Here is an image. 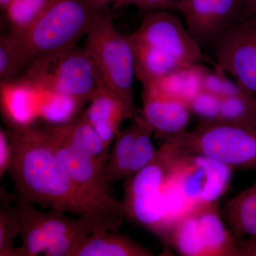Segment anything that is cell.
Here are the masks:
<instances>
[{"label": "cell", "mask_w": 256, "mask_h": 256, "mask_svg": "<svg viewBox=\"0 0 256 256\" xmlns=\"http://www.w3.org/2000/svg\"><path fill=\"white\" fill-rule=\"evenodd\" d=\"M224 216L235 238H249L242 244L246 256H256V182L227 202Z\"/></svg>", "instance_id": "e0dca14e"}, {"label": "cell", "mask_w": 256, "mask_h": 256, "mask_svg": "<svg viewBox=\"0 0 256 256\" xmlns=\"http://www.w3.org/2000/svg\"><path fill=\"white\" fill-rule=\"evenodd\" d=\"M133 2L134 6L146 13L156 10L176 11L178 0H133Z\"/></svg>", "instance_id": "4dcf8cb0"}, {"label": "cell", "mask_w": 256, "mask_h": 256, "mask_svg": "<svg viewBox=\"0 0 256 256\" xmlns=\"http://www.w3.org/2000/svg\"><path fill=\"white\" fill-rule=\"evenodd\" d=\"M94 233V226L84 218L82 223L66 233L54 238L48 244L44 255L46 256H74L76 249L88 236Z\"/></svg>", "instance_id": "d4e9b609"}, {"label": "cell", "mask_w": 256, "mask_h": 256, "mask_svg": "<svg viewBox=\"0 0 256 256\" xmlns=\"http://www.w3.org/2000/svg\"><path fill=\"white\" fill-rule=\"evenodd\" d=\"M142 104L141 114L156 134L169 138L186 130L192 114L188 104L150 84L142 85Z\"/></svg>", "instance_id": "4fadbf2b"}, {"label": "cell", "mask_w": 256, "mask_h": 256, "mask_svg": "<svg viewBox=\"0 0 256 256\" xmlns=\"http://www.w3.org/2000/svg\"><path fill=\"white\" fill-rule=\"evenodd\" d=\"M6 132L12 148L8 173L20 197L86 218L94 226L92 234L118 230L124 220L77 188L58 162L46 129L10 124Z\"/></svg>", "instance_id": "6da1fadb"}, {"label": "cell", "mask_w": 256, "mask_h": 256, "mask_svg": "<svg viewBox=\"0 0 256 256\" xmlns=\"http://www.w3.org/2000/svg\"><path fill=\"white\" fill-rule=\"evenodd\" d=\"M192 114L202 120H216L220 118V98L204 89L188 104Z\"/></svg>", "instance_id": "f1b7e54d"}, {"label": "cell", "mask_w": 256, "mask_h": 256, "mask_svg": "<svg viewBox=\"0 0 256 256\" xmlns=\"http://www.w3.org/2000/svg\"><path fill=\"white\" fill-rule=\"evenodd\" d=\"M138 130V124L134 120L129 127L118 133L106 162V174L110 183L129 178Z\"/></svg>", "instance_id": "44dd1931"}, {"label": "cell", "mask_w": 256, "mask_h": 256, "mask_svg": "<svg viewBox=\"0 0 256 256\" xmlns=\"http://www.w3.org/2000/svg\"><path fill=\"white\" fill-rule=\"evenodd\" d=\"M102 12L84 0H48L28 28L9 34L21 68L42 57L75 48Z\"/></svg>", "instance_id": "3957f363"}, {"label": "cell", "mask_w": 256, "mask_h": 256, "mask_svg": "<svg viewBox=\"0 0 256 256\" xmlns=\"http://www.w3.org/2000/svg\"><path fill=\"white\" fill-rule=\"evenodd\" d=\"M249 16L256 15V0H245Z\"/></svg>", "instance_id": "d6a6232c"}, {"label": "cell", "mask_w": 256, "mask_h": 256, "mask_svg": "<svg viewBox=\"0 0 256 256\" xmlns=\"http://www.w3.org/2000/svg\"><path fill=\"white\" fill-rule=\"evenodd\" d=\"M88 4L96 8V10L104 11L110 5L114 6H124V5H134L133 0H84Z\"/></svg>", "instance_id": "1f68e13d"}, {"label": "cell", "mask_w": 256, "mask_h": 256, "mask_svg": "<svg viewBox=\"0 0 256 256\" xmlns=\"http://www.w3.org/2000/svg\"><path fill=\"white\" fill-rule=\"evenodd\" d=\"M52 138L58 162L77 188L114 215L122 220L126 218L122 203L114 198L111 191L106 164L77 152Z\"/></svg>", "instance_id": "7c38bea8"}, {"label": "cell", "mask_w": 256, "mask_h": 256, "mask_svg": "<svg viewBox=\"0 0 256 256\" xmlns=\"http://www.w3.org/2000/svg\"><path fill=\"white\" fill-rule=\"evenodd\" d=\"M208 68L202 64L178 69L156 82H150L160 92L188 104L204 89L205 74ZM144 84V85H146Z\"/></svg>", "instance_id": "d6986e66"}, {"label": "cell", "mask_w": 256, "mask_h": 256, "mask_svg": "<svg viewBox=\"0 0 256 256\" xmlns=\"http://www.w3.org/2000/svg\"><path fill=\"white\" fill-rule=\"evenodd\" d=\"M165 180L166 166L158 151L152 162L126 178L121 203L126 218L156 234L169 245L174 224L165 196Z\"/></svg>", "instance_id": "9c48e42d"}, {"label": "cell", "mask_w": 256, "mask_h": 256, "mask_svg": "<svg viewBox=\"0 0 256 256\" xmlns=\"http://www.w3.org/2000/svg\"><path fill=\"white\" fill-rule=\"evenodd\" d=\"M228 74L216 64L214 70L208 68L205 74L204 87L220 98L242 95L248 92L238 82L229 78Z\"/></svg>", "instance_id": "4316f807"}, {"label": "cell", "mask_w": 256, "mask_h": 256, "mask_svg": "<svg viewBox=\"0 0 256 256\" xmlns=\"http://www.w3.org/2000/svg\"><path fill=\"white\" fill-rule=\"evenodd\" d=\"M11 194L1 188L0 208V256H16L15 239L21 233V215L18 206H10Z\"/></svg>", "instance_id": "7402d4cb"}, {"label": "cell", "mask_w": 256, "mask_h": 256, "mask_svg": "<svg viewBox=\"0 0 256 256\" xmlns=\"http://www.w3.org/2000/svg\"><path fill=\"white\" fill-rule=\"evenodd\" d=\"M56 141L73 150L106 164L108 148L82 114L68 122L46 128Z\"/></svg>", "instance_id": "5bb4252c"}, {"label": "cell", "mask_w": 256, "mask_h": 256, "mask_svg": "<svg viewBox=\"0 0 256 256\" xmlns=\"http://www.w3.org/2000/svg\"><path fill=\"white\" fill-rule=\"evenodd\" d=\"M136 77L142 85L178 69L206 60L186 25L170 10L148 12L140 26L128 35Z\"/></svg>", "instance_id": "7a4b0ae2"}, {"label": "cell", "mask_w": 256, "mask_h": 256, "mask_svg": "<svg viewBox=\"0 0 256 256\" xmlns=\"http://www.w3.org/2000/svg\"><path fill=\"white\" fill-rule=\"evenodd\" d=\"M87 110L82 112L100 138L106 148L114 140L121 122L126 119L121 101L104 86H101L89 101Z\"/></svg>", "instance_id": "2e32d148"}, {"label": "cell", "mask_w": 256, "mask_h": 256, "mask_svg": "<svg viewBox=\"0 0 256 256\" xmlns=\"http://www.w3.org/2000/svg\"><path fill=\"white\" fill-rule=\"evenodd\" d=\"M86 50L92 57L102 86L122 102L126 119L136 116V65L128 36L118 31L110 14L102 11L87 34Z\"/></svg>", "instance_id": "8992f818"}, {"label": "cell", "mask_w": 256, "mask_h": 256, "mask_svg": "<svg viewBox=\"0 0 256 256\" xmlns=\"http://www.w3.org/2000/svg\"><path fill=\"white\" fill-rule=\"evenodd\" d=\"M12 1V0H0V6H1V9L4 11Z\"/></svg>", "instance_id": "836d02e7"}, {"label": "cell", "mask_w": 256, "mask_h": 256, "mask_svg": "<svg viewBox=\"0 0 256 256\" xmlns=\"http://www.w3.org/2000/svg\"><path fill=\"white\" fill-rule=\"evenodd\" d=\"M162 148L172 154H198L232 170H256V124L202 120L190 131L168 138Z\"/></svg>", "instance_id": "5b68a950"}, {"label": "cell", "mask_w": 256, "mask_h": 256, "mask_svg": "<svg viewBox=\"0 0 256 256\" xmlns=\"http://www.w3.org/2000/svg\"><path fill=\"white\" fill-rule=\"evenodd\" d=\"M37 87L40 92L38 118L50 124H64L75 118L87 102L73 96Z\"/></svg>", "instance_id": "ffe728a7"}, {"label": "cell", "mask_w": 256, "mask_h": 256, "mask_svg": "<svg viewBox=\"0 0 256 256\" xmlns=\"http://www.w3.org/2000/svg\"><path fill=\"white\" fill-rule=\"evenodd\" d=\"M21 66L14 44L10 34L3 35L0 38V80L9 82L16 79Z\"/></svg>", "instance_id": "83f0119b"}, {"label": "cell", "mask_w": 256, "mask_h": 256, "mask_svg": "<svg viewBox=\"0 0 256 256\" xmlns=\"http://www.w3.org/2000/svg\"><path fill=\"white\" fill-rule=\"evenodd\" d=\"M21 78L46 90L89 102L101 86L100 77L86 48H74L32 62Z\"/></svg>", "instance_id": "ba28073f"}, {"label": "cell", "mask_w": 256, "mask_h": 256, "mask_svg": "<svg viewBox=\"0 0 256 256\" xmlns=\"http://www.w3.org/2000/svg\"><path fill=\"white\" fill-rule=\"evenodd\" d=\"M48 0H12L4 10L13 32H21L37 18Z\"/></svg>", "instance_id": "484cf974"}, {"label": "cell", "mask_w": 256, "mask_h": 256, "mask_svg": "<svg viewBox=\"0 0 256 256\" xmlns=\"http://www.w3.org/2000/svg\"><path fill=\"white\" fill-rule=\"evenodd\" d=\"M218 120L239 124H256V96L247 92L242 95L220 98Z\"/></svg>", "instance_id": "cb8c5ba5"}, {"label": "cell", "mask_w": 256, "mask_h": 256, "mask_svg": "<svg viewBox=\"0 0 256 256\" xmlns=\"http://www.w3.org/2000/svg\"><path fill=\"white\" fill-rule=\"evenodd\" d=\"M134 118L137 122L138 130L130 168L129 178L152 162L158 152L152 141V134L154 132L153 128L146 122L142 114H136Z\"/></svg>", "instance_id": "603a6c76"}, {"label": "cell", "mask_w": 256, "mask_h": 256, "mask_svg": "<svg viewBox=\"0 0 256 256\" xmlns=\"http://www.w3.org/2000/svg\"><path fill=\"white\" fill-rule=\"evenodd\" d=\"M210 45L216 64L256 96V15L236 24Z\"/></svg>", "instance_id": "30bf717a"}, {"label": "cell", "mask_w": 256, "mask_h": 256, "mask_svg": "<svg viewBox=\"0 0 256 256\" xmlns=\"http://www.w3.org/2000/svg\"><path fill=\"white\" fill-rule=\"evenodd\" d=\"M12 158V148L8 132L0 129V176H2L9 170Z\"/></svg>", "instance_id": "f546056e"}, {"label": "cell", "mask_w": 256, "mask_h": 256, "mask_svg": "<svg viewBox=\"0 0 256 256\" xmlns=\"http://www.w3.org/2000/svg\"><path fill=\"white\" fill-rule=\"evenodd\" d=\"M152 256L150 250L118 232L90 234L74 254V256Z\"/></svg>", "instance_id": "ac0fdd59"}, {"label": "cell", "mask_w": 256, "mask_h": 256, "mask_svg": "<svg viewBox=\"0 0 256 256\" xmlns=\"http://www.w3.org/2000/svg\"><path fill=\"white\" fill-rule=\"evenodd\" d=\"M176 11L201 46L212 44L224 32L249 16L245 0H178Z\"/></svg>", "instance_id": "8fae6325"}, {"label": "cell", "mask_w": 256, "mask_h": 256, "mask_svg": "<svg viewBox=\"0 0 256 256\" xmlns=\"http://www.w3.org/2000/svg\"><path fill=\"white\" fill-rule=\"evenodd\" d=\"M1 107L4 117L12 126H30L38 118V88L20 78L1 82Z\"/></svg>", "instance_id": "9a60e30c"}, {"label": "cell", "mask_w": 256, "mask_h": 256, "mask_svg": "<svg viewBox=\"0 0 256 256\" xmlns=\"http://www.w3.org/2000/svg\"><path fill=\"white\" fill-rule=\"evenodd\" d=\"M169 245L182 256H244L222 220L218 202L200 204L178 218L170 233Z\"/></svg>", "instance_id": "52a82bcc"}, {"label": "cell", "mask_w": 256, "mask_h": 256, "mask_svg": "<svg viewBox=\"0 0 256 256\" xmlns=\"http://www.w3.org/2000/svg\"><path fill=\"white\" fill-rule=\"evenodd\" d=\"M166 166L164 194L173 223L200 204L218 202L228 188L232 170L198 154H172L162 148Z\"/></svg>", "instance_id": "277c9868"}]
</instances>
